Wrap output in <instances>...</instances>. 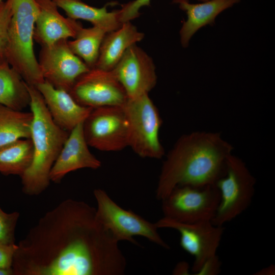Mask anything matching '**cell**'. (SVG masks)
<instances>
[{
	"mask_svg": "<svg viewBox=\"0 0 275 275\" xmlns=\"http://www.w3.org/2000/svg\"><path fill=\"white\" fill-rule=\"evenodd\" d=\"M161 201L166 218L185 223L211 221L220 201V193L215 184L177 186Z\"/></svg>",
	"mask_w": 275,
	"mask_h": 275,
	"instance_id": "ba28073f",
	"label": "cell"
},
{
	"mask_svg": "<svg viewBox=\"0 0 275 275\" xmlns=\"http://www.w3.org/2000/svg\"><path fill=\"white\" fill-rule=\"evenodd\" d=\"M233 147L216 132L196 131L176 142L161 167L156 198L161 201L177 186L215 185L226 173Z\"/></svg>",
	"mask_w": 275,
	"mask_h": 275,
	"instance_id": "7a4b0ae2",
	"label": "cell"
},
{
	"mask_svg": "<svg viewBox=\"0 0 275 275\" xmlns=\"http://www.w3.org/2000/svg\"><path fill=\"white\" fill-rule=\"evenodd\" d=\"M144 37V34L130 22L123 23L117 30L107 33L101 43L94 68L112 70L126 50L141 41Z\"/></svg>",
	"mask_w": 275,
	"mask_h": 275,
	"instance_id": "ac0fdd59",
	"label": "cell"
},
{
	"mask_svg": "<svg viewBox=\"0 0 275 275\" xmlns=\"http://www.w3.org/2000/svg\"><path fill=\"white\" fill-rule=\"evenodd\" d=\"M89 145L103 151H118L129 146L128 121L122 106L93 108L83 122Z\"/></svg>",
	"mask_w": 275,
	"mask_h": 275,
	"instance_id": "9c48e42d",
	"label": "cell"
},
{
	"mask_svg": "<svg viewBox=\"0 0 275 275\" xmlns=\"http://www.w3.org/2000/svg\"><path fill=\"white\" fill-rule=\"evenodd\" d=\"M222 263L216 255L207 259L196 275H217L220 273Z\"/></svg>",
	"mask_w": 275,
	"mask_h": 275,
	"instance_id": "83f0119b",
	"label": "cell"
},
{
	"mask_svg": "<svg viewBox=\"0 0 275 275\" xmlns=\"http://www.w3.org/2000/svg\"><path fill=\"white\" fill-rule=\"evenodd\" d=\"M93 193L98 220L118 242L127 241L139 245L133 237L140 236L164 249H170V246L158 233L155 223L131 210L123 209L102 189H95Z\"/></svg>",
	"mask_w": 275,
	"mask_h": 275,
	"instance_id": "52a82bcc",
	"label": "cell"
},
{
	"mask_svg": "<svg viewBox=\"0 0 275 275\" xmlns=\"http://www.w3.org/2000/svg\"><path fill=\"white\" fill-rule=\"evenodd\" d=\"M38 63L45 80L54 88L68 92L76 80L90 69L72 51L66 39L42 47Z\"/></svg>",
	"mask_w": 275,
	"mask_h": 275,
	"instance_id": "7c38bea8",
	"label": "cell"
},
{
	"mask_svg": "<svg viewBox=\"0 0 275 275\" xmlns=\"http://www.w3.org/2000/svg\"><path fill=\"white\" fill-rule=\"evenodd\" d=\"M16 249L17 244L15 243L12 244L0 243V268L11 269Z\"/></svg>",
	"mask_w": 275,
	"mask_h": 275,
	"instance_id": "4316f807",
	"label": "cell"
},
{
	"mask_svg": "<svg viewBox=\"0 0 275 275\" xmlns=\"http://www.w3.org/2000/svg\"><path fill=\"white\" fill-rule=\"evenodd\" d=\"M189 273V265L185 261L179 262L173 271V274L187 275L190 274Z\"/></svg>",
	"mask_w": 275,
	"mask_h": 275,
	"instance_id": "f1b7e54d",
	"label": "cell"
},
{
	"mask_svg": "<svg viewBox=\"0 0 275 275\" xmlns=\"http://www.w3.org/2000/svg\"><path fill=\"white\" fill-rule=\"evenodd\" d=\"M107 33L104 29L93 26L89 28L81 27L73 40H68L72 51L79 57L91 69L97 61L100 48Z\"/></svg>",
	"mask_w": 275,
	"mask_h": 275,
	"instance_id": "603a6c76",
	"label": "cell"
},
{
	"mask_svg": "<svg viewBox=\"0 0 275 275\" xmlns=\"http://www.w3.org/2000/svg\"><path fill=\"white\" fill-rule=\"evenodd\" d=\"M28 86L33 115L30 139L34 152L30 167L20 178L23 193L32 196L48 187L51 169L69 133L54 123L36 87Z\"/></svg>",
	"mask_w": 275,
	"mask_h": 275,
	"instance_id": "3957f363",
	"label": "cell"
},
{
	"mask_svg": "<svg viewBox=\"0 0 275 275\" xmlns=\"http://www.w3.org/2000/svg\"><path fill=\"white\" fill-rule=\"evenodd\" d=\"M123 87L128 98L149 92L157 82L152 58L136 44L130 46L112 70Z\"/></svg>",
	"mask_w": 275,
	"mask_h": 275,
	"instance_id": "4fadbf2b",
	"label": "cell"
},
{
	"mask_svg": "<svg viewBox=\"0 0 275 275\" xmlns=\"http://www.w3.org/2000/svg\"><path fill=\"white\" fill-rule=\"evenodd\" d=\"M151 0H133L124 4L118 10V19L122 24L130 22L138 18L141 14L140 10L146 6H150Z\"/></svg>",
	"mask_w": 275,
	"mask_h": 275,
	"instance_id": "484cf974",
	"label": "cell"
},
{
	"mask_svg": "<svg viewBox=\"0 0 275 275\" xmlns=\"http://www.w3.org/2000/svg\"><path fill=\"white\" fill-rule=\"evenodd\" d=\"M13 272L11 269H3L0 268V275H12Z\"/></svg>",
	"mask_w": 275,
	"mask_h": 275,
	"instance_id": "4dcf8cb0",
	"label": "cell"
},
{
	"mask_svg": "<svg viewBox=\"0 0 275 275\" xmlns=\"http://www.w3.org/2000/svg\"><path fill=\"white\" fill-rule=\"evenodd\" d=\"M11 11L7 1L0 4V64L8 62L6 59V48L9 25Z\"/></svg>",
	"mask_w": 275,
	"mask_h": 275,
	"instance_id": "d4e9b609",
	"label": "cell"
},
{
	"mask_svg": "<svg viewBox=\"0 0 275 275\" xmlns=\"http://www.w3.org/2000/svg\"><path fill=\"white\" fill-rule=\"evenodd\" d=\"M199 1H201L202 2H206V1H209V0H198Z\"/></svg>",
	"mask_w": 275,
	"mask_h": 275,
	"instance_id": "1f68e13d",
	"label": "cell"
},
{
	"mask_svg": "<svg viewBox=\"0 0 275 275\" xmlns=\"http://www.w3.org/2000/svg\"><path fill=\"white\" fill-rule=\"evenodd\" d=\"M58 8L63 10L68 17L74 20L82 19L93 26L101 28L107 33L116 30L122 24L118 19V10L108 11L107 5L97 8L81 0H52Z\"/></svg>",
	"mask_w": 275,
	"mask_h": 275,
	"instance_id": "d6986e66",
	"label": "cell"
},
{
	"mask_svg": "<svg viewBox=\"0 0 275 275\" xmlns=\"http://www.w3.org/2000/svg\"><path fill=\"white\" fill-rule=\"evenodd\" d=\"M31 139H19L0 147V173L20 177L30 167L33 157Z\"/></svg>",
	"mask_w": 275,
	"mask_h": 275,
	"instance_id": "44dd1931",
	"label": "cell"
},
{
	"mask_svg": "<svg viewBox=\"0 0 275 275\" xmlns=\"http://www.w3.org/2000/svg\"><path fill=\"white\" fill-rule=\"evenodd\" d=\"M155 224L158 228L173 229L180 233L181 246L194 257V274L207 259L216 255L224 232L223 226L215 225L211 221L185 223L163 217Z\"/></svg>",
	"mask_w": 275,
	"mask_h": 275,
	"instance_id": "30bf717a",
	"label": "cell"
},
{
	"mask_svg": "<svg viewBox=\"0 0 275 275\" xmlns=\"http://www.w3.org/2000/svg\"><path fill=\"white\" fill-rule=\"evenodd\" d=\"M256 182L245 163L231 154L227 161L225 174L215 184L220 193V201L211 222L223 226L244 212L253 200Z\"/></svg>",
	"mask_w": 275,
	"mask_h": 275,
	"instance_id": "5b68a950",
	"label": "cell"
},
{
	"mask_svg": "<svg viewBox=\"0 0 275 275\" xmlns=\"http://www.w3.org/2000/svg\"><path fill=\"white\" fill-rule=\"evenodd\" d=\"M3 0H0V4L3 2Z\"/></svg>",
	"mask_w": 275,
	"mask_h": 275,
	"instance_id": "d6a6232c",
	"label": "cell"
},
{
	"mask_svg": "<svg viewBox=\"0 0 275 275\" xmlns=\"http://www.w3.org/2000/svg\"><path fill=\"white\" fill-rule=\"evenodd\" d=\"M122 107L129 124L128 146L141 157L161 158L165 153L159 136L162 121L148 94L127 98Z\"/></svg>",
	"mask_w": 275,
	"mask_h": 275,
	"instance_id": "8992f818",
	"label": "cell"
},
{
	"mask_svg": "<svg viewBox=\"0 0 275 275\" xmlns=\"http://www.w3.org/2000/svg\"><path fill=\"white\" fill-rule=\"evenodd\" d=\"M30 102L28 84L8 62L0 64V104L22 111Z\"/></svg>",
	"mask_w": 275,
	"mask_h": 275,
	"instance_id": "ffe728a7",
	"label": "cell"
},
{
	"mask_svg": "<svg viewBox=\"0 0 275 275\" xmlns=\"http://www.w3.org/2000/svg\"><path fill=\"white\" fill-rule=\"evenodd\" d=\"M39 13L35 22L34 40L42 47L50 46L61 40L74 39L82 25L58 11L52 0H36Z\"/></svg>",
	"mask_w": 275,
	"mask_h": 275,
	"instance_id": "9a60e30c",
	"label": "cell"
},
{
	"mask_svg": "<svg viewBox=\"0 0 275 275\" xmlns=\"http://www.w3.org/2000/svg\"><path fill=\"white\" fill-rule=\"evenodd\" d=\"M69 93L78 104L92 108L122 106L128 98L112 70L96 68L81 75Z\"/></svg>",
	"mask_w": 275,
	"mask_h": 275,
	"instance_id": "8fae6325",
	"label": "cell"
},
{
	"mask_svg": "<svg viewBox=\"0 0 275 275\" xmlns=\"http://www.w3.org/2000/svg\"><path fill=\"white\" fill-rule=\"evenodd\" d=\"M240 0H209L199 4H192L188 0H173L179 8L185 11L187 20L180 31V41L187 47L194 34L202 27L213 25L217 16L228 8L239 3Z\"/></svg>",
	"mask_w": 275,
	"mask_h": 275,
	"instance_id": "e0dca14e",
	"label": "cell"
},
{
	"mask_svg": "<svg viewBox=\"0 0 275 275\" xmlns=\"http://www.w3.org/2000/svg\"><path fill=\"white\" fill-rule=\"evenodd\" d=\"M18 212H4L0 207V243L15 244V232L19 218Z\"/></svg>",
	"mask_w": 275,
	"mask_h": 275,
	"instance_id": "cb8c5ba5",
	"label": "cell"
},
{
	"mask_svg": "<svg viewBox=\"0 0 275 275\" xmlns=\"http://www.w3.org/2000/svg\"><path fill=\"white\" fill-rule=\"evenodd\" d=\"M95 208L66 199L46 212L17 244L15 275H122L127 262Z\"/></svg>",
	"mask_w": 275,
	"mask_h": 275,
	"instance_id": "6da1fadb",
	"label": "cell"
},
{
	"mask_svg": "<svg viewBox=\"0 0 275 275\" xmlns=\"http://www.w3.org/2000/svg\"><path fill=\"white\" fill-rule=\"evenodd\" d=\"M83 122L70 132L51 169L50 181L59 183L71 172L84 168L97 169L101 167L100 161L89 150L84 134Z\"/></svg>",
	"mask_w": 275,
	"mask_h": 275,
	"instance_id": "5bb4252c",
	"label": "cell"
},
{
	"mask_svg": "<svg viewBox=\"0 0 275 275\" xmlns=\"http://www.w3.org/2000/svg\"><path fill=\"white\" fill-rule=\"evenodd\" d=\"M11 17L9 25L6 59L25 82L36 87L44 81L34 50V32L39 13L36 0H7Z\"/></svg>",
	"mask_w": 275,
	"mask_h": 275,
	"instance_id": "277c9868",
	"label": "cell"
},
{
	"mask_svg": "<svg viewBox=\"0 0 275 275\" xmlns=\"http://www.w3.org/2000/svg\"><path fill=\"white\" fill-rule=\"evenodd\" d=\"M33 115L0 104V147L19 139H30Z\"/></svg>",
	"mask_w": 275,
	"mask_h": 275,
	"instance_id": "7402d4cb",
	"label": "cell"
},
{
	"mask_svg": "<svg viewBox=\"0 0 275 275\" xmlns=\"http://www.w3.org/2000/svg\"><path fill=\"white\" fill-rule=\"evenodd\" d=\"M35 87L42 96L54 123L68 132L83 122L93 109L80 105L68 92L57 89L45 80Z\"/></svg>",
	"mask_w": 275,
	"mask_h": 275,
	"instance_id": "2e32d148",
	"label": "cell"
},
{
	"mask_svg": "<svg viewBox=\"0 0 275 275\" xmlns=\"http://www.w3.org/2000/svg\"><path fill=\"white\" fill-rule=\"evenodd\" d=\"M275 274V265L271 264L269 266L263 268L254 274L255 275H274Z\"/></svg>",
	"mask_w": 275,
	"mask_h": 275,
	"instance_id": "f546056e",
	"label": "cell"
}]
</instances>
